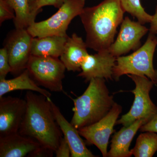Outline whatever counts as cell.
I'll return each instance as SVG.
<instances>
[{"instance_id": "6da1fadb", "label": "cell", "mask_w": 157, "mask_h": 157, "mask_svg": "<svg viewBox=\"0 0 157 157\" xmlns=\"http://www.w3.org/2000/svg\"><path fill=\"white\" fill-rule=\"evenodd\" d=\"M25 99L26 109L18 133L55 152L63 133L54 115L51 99L28 91Z\"/></svg>"}, {"instance_id": "7a4b0ae2", "label": "cell", "mask_w": 157, "mask_h": 157, "mask_svg": "<svg viewBox=\"0 0 157 157\" xmlns=\"http://www.w3.org/2000/svg\"><path fill=\"white\" fill-rule=\"evenodd\" d=\"M125 12L119 0H104L97 6L84 8L79 16L88 48L97 52L108 49L114 42Z\"/></svg>"}, {"instance_id": "3957f363", "label": "cell", "mask_w": 157, "mask_h": 157, "mask_svg": "<svg viewBox=\"0 0 157 157\" xmlns=\"http://www.w3.org/2000/svg\"><path fill=\"white\" fill-rule=\"evenodd\" d=\"M74 112L70 123L77 129L90 125L107 115L115 103L105 78H95L82 95L73 99Z\"/></svg>"}, {"instance_id": "277c9868", "label": "cell", "mask_w": 157, "mask_h": 157, "mask_svg": "<svg viewBox=\"0 0 157 157\" xmlns=\"http://www.w3.org/2000/svg\"><path fill=\"white\" fill-rule=\"evenodd\" d=\"M157 45L156 34L149 32L142 46L129 55L117 58L113 71V79L118 81L124 75L146 76L156 84L157 70L154 67L153 58Z\"/></svg>"}, {"instance_id": "5b68a950", "label": "cell", "mask_w": 157, "mask_h": 157, "mask_svg": "<svg viewBox=\"0 0 157 157\" xmlns=\"http://www.w3.org/2000/svg\"><path fill=\"white\" fill-rule=\"evenodd\" d=\"M86 0H66L58 11L48 19L35 22L29 26L33 38L48 36H67V31L72 20L79 16L84 9Z\"/></svg>"}, {"instance_id": "8992f818", "label": "cell", "mask_w": 157, "mask_h": 157, "mask_svg": "<svg viewBox=\"0 0 157 157\" xmlns=\"http://www.w3.org/2000/svg\"><path fill=\"white\" fill-rule=\"evenodd\" d=\"M134 82L135 88L130 91L135 96L134 102L128 112L117 120L116 124L128 126L138 120L143 119L147 123L155 116L157 106L152 102L150 93L154 82L146 76L127 75Z\"/></svg>"}, {"instance_id": "52a82bcc", "label": "cell", "mask_w": 157, "mask_h": 157, "mask_svg": "<svg viewBox=\"0 0 157 157\" xmlns=\"http://www.w3.org/2000/svg\"><path fill=\"white\" fill-rule=\"evenodd\" d=\"M26 69L39 86L54 92L63 91L66 68L58 58L31 56Z\"/></svg>"}, {"instance_id": "ba28073f", "label": "cell", "mask_w": 157, "mask_h": 157, "mask_svg": "<svg viewBox=\"0 0 157 157\" xmlns=\"http://www.w3.org/2000/svg\"><path fill=\"white\" fill-rule=\"evenodd\" d=\"M122 111V107L114 103L107 115L97 122L78 129L79 134L88 143L97 147L104 157H107V146L114 127Z\"/></svg>"}, {"instance_id": "9c48e42d", "label": "cell", "mask_w": 157, "mask_h": 157, "mask_svg": "<svg viewBox=\"0 0 157 157\" xmlns=\"http://www.w3.org/2000/svg\"><path fill=\"white\" fill-rule=\"evenodd\" d=\"M33 38L27 29H15L7 37L4 47L8 52L11 73L19 74L26 69L32 56Z\"/></svg>"}, {"instance_id": "30bf717a", "label": "cell", "mask_w": 157, "mask_h": 157, "mask_svg": "<svg viewBox=\"0 0 157 157\" xmlns=\"http://www.w3.org/2000/svg\"><path fill=\"white\" fill-rule=\"evenodd\" d=\"M149 29L138 21H133L128 16L124 18L117 39L108 48L115 57L126 54L140 47V40Z\"/></svg>"}, {"instance_id": "8fae6325", "label": "cell", "mask_w": 157, "mask_h": 157, "mask_svg": "<svg viewBox=\"0 0 157 157\" xmlns=\"http://www.w3.org/2000/svg\"><path fill=\"white\" fill-rule=\"evenodd\" d=\"M26 109L25 99L0 98V137L18 133Z\"/></svg>"}, {"instance_id": "7c38bea8", "label": "cell", "mask_w": 157, "mask_h": 157, "mask_svg": "<svg viewBox=\"0 0 157 157\" xmlns=\"http://www.w3.org/2000/svg\"><path fill=\"white\" fill-rule=\"evenodd\" d=\"M116 59L108 49L98 52L94 55L89 54L83 61L81 71L77 76L84 78L86 82L95 78L113 80V71Z\"/></svg>"}, {"instance_id": "4fadbf2b", "label": "cell", "mask_w": 157, "mask_h": 157, "mask_svg": "<svg viewBox=\"0 0 157 157\" xmlns=\"http://www.w3.org/2000/svg\"><path fill=\"white\" fill-rule=\"evenodd\" d=\"M54 115L61 130L64 137L67 141L71 149L72 157H96L86 147L82 139L78 129L68 121L57 106L50 100Z\"/></svg>"}, {"instance_id": "5bb4252c", "label": "cell", "mask_w": 157, "mask_h": 157, "mask_svg": "<svg viewBox=\"0 0 157 157\" xmlns=\"http://www.w3.org/2000/svg\"><path fill=\"white\" fill-rule=\"evenodd\" d=\"M40 146L36 140L19 133L0 137V157H24Z\"/></svg>"}, {"instance_id": "9a60e30c", "label": "cell", "mask_w": 157, "mask_h": 157, "mask_svg": "<svg viewBox=\"0 0 157 157\" xmlns=\"http://www.w3.org/2000/svg\"><path fill=\"white\" fill-rule=\"evenodd\" d=\"M86 43L76 33L68 37L61 56V61L69 71L80 72L81 65L89 55Z\"/></svg>"}, {"instance_id": "2e32d148", "label": "cell", "mask_w": 157, "mask_h": 157, "mask_svg": "<svg viewBox=\"0 0 157 157\" xmlns=\"http://www.w3.org/2000/svg\"><path fill=\"white\" fill-rule=\"evenodd\" d=\"M143 119L138 120L128 126H123L116 132L111 140L110 148L107 157H130V145L136 133L143 125L146 124Z\"/></svg>"}, {"instance_id": "e0dca14e", "label": "cell", "mask_w": 157, "mask_h": 157, "mask_svg": "<svg viewBox=\"0 0 157 157\" xmlns=\"http://www.w3.org/2000/svg\"><path fill=\"white\" fill-rule=\"evenodd\" d=\"M68 36H48L33 38L31 55L59 58L63 51Z\"/></svg>"}, {"instance_id": "ac0fdd59", "label": "cell", "mask_w": 157, "mask_h": 157, "mask_svg": "<svg viewBox=\"0 0 157 157\" xmlns=\"http://www.w3.org/2000/svg\"><path fill=\"white\" fill-rule=\"evenodd\" d=\"M28 90L39 93L47 98H51V93L39 86L30 76L27 69L15 78L12 79H0V98L13 91Z\"/></svg>"}, {"instance_id": "d6986e66", "label": "cell", "mask_w": 157, "mask_h": 157, "mask_svg": "<svg viewBox=\"0 0 157 157\" xmlns=\"http://www.w3.org/2000/svg\"><path fill=\"white\" fill-rule=\"evenodd\" d=\"M15 12V29H27L35 22L36 15L31 9L30 0H7Z\"/></svg>"}, {"instance_id": "ffe728a7", "label": "cell", "mask_w": 157, "mask_h": 157, "mask_svg": "<svg viewBox=\"0 0 157 157\" xmlns=\"http://www.w3.org/2000/svg\"><path fill=\"white\" fill-rule=\"evenodd\" d=\"M135 157H152L157 151V134L153 132H146L137 137L136 144L131 150Z\"/></svg>"}, {"instance_id": "44dd1931", "label": "cell", "mask_w": 157, "mask_h": 157, "mask_svg": "<svg viewBox=\"0 0 157 157\" xmlns=\"http://www.w3.org/2000/svg\"><path fill=\"white\" fill-rule=\"evenodd\" d=\"M125 12H128L137 18L138 22L144 25L151 22L153 15L147 13L141 5L140 0H119Z\"/></svg>"}, {"instance_id": "7402d4cb", "label": "cell", "mask_w": 157, "mask_h": 157, "mask_svg": "<svg viewBox=\"0 0 157 157\" xmlns=\"http://www.w3.org/2000/svg\"><path fill=\"white\" fill-rule=\"evenodd\" d=\"M66 0H30L31 9L33 13L37 15L42 11V7L52 6L59 9Z\"/></svg>"}, {"instance_id": "603a6c76", "label": "cell", "mask_w": 157, "mask_h": 157, "mask_svg": "<svg viewBox=\"0 0 157 157\" xmlns=\"http://www.w3.org/2000/svg\"><path fill=\"white\" fill-rule=\"evenodd\" d=\"M8 52L6 47L0 49V79L6 78L8 73H11Z\"/></svg>"}, {"instance_id": "cb8c5ba5", "label": "cell", "mask_w": 157, "mask_h": 157, "mask_svg": "<svg viewBox=\"0 0 157 157\" xmlns=\"http://www.w3.org/2000/svg\"><path fill=\"white\" fill-rule=\"evenodd\" d=\"M14 10L7 0H0V24L8 20L14 19Z\"/></svg>"}, {"instance_id": "d4e9b609", "label": "cell", "mask_w": 157, "mask_h": 157, "mask_svg": "<svg viewBox=\"0 0 157 157\" xmlns=\"http://www.w3.org/2000/svg\"><path fill=\"white\" fill-rule=\"evenodd\" d=\"M55 153L57 157H71V151L70 146L64 137H62L58 147Z\"/></svg>"}, {"instance_id": "484cf974", "label": "cell", "mask_w": 157, "mask_h": 157, "mask_svg": "<svg viewBox=\"0 0 157 157\" xmlns=\"http://www.w3.org/2000/svg\"><path fill=\"white\" fill-rule=\"evenodd\" d=\"M55 151L46 147L40 145L38 148L29 154V157H52Z\"/></svg>"}, {"instance_id": "4316f807", "label": "cell", "mask_w": 157, "mask_h": 157, "mask_svg": "<svg viewBox=\"0 0 157 157\" xmlns=\"http://www.w3.org/2000/svg\"><path fill=\"white\" fill-rule=\"evenodd\" d=\"M139 130L142 132H150L157 133V111L151 120L143 125Z\"/></svg>"}, {"instance_id": "83f0119b", "label": "cell", "mask_w": 157, "mask_h": 157, "mask_svg": "<svg viewBox=\"0 0 157 157\" xmlns=\"http://www.w3.org/2000/svg\"><path fill=\"white\" fill-rule=\"evenodd\" d=\"M151 26L149 32L155 34L157 33V5L156 6L155 14L153 15V18L150 23Z\"/></svg>"}, {"instance_id": "f1b7e54d", "label": "cell", "mask_w": 157, "mask_h": 157, "mask_svg": "<svg viewBox=\"0 0 157 157\" xmlns=\"http://www.w3.org/2000/svg\"><path fill=\"white\" fill-rule=\"evenodd\" d=\"M156 84H157V83H156Z\"/></svg>"}]
</instances>
